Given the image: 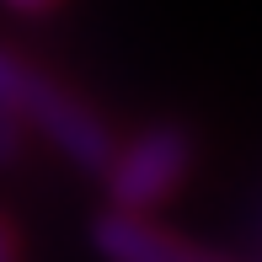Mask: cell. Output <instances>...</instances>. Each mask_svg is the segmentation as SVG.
<instances>
[{"label":"cell","mask_w":262,"mask_h":262,"mask_svg":"<svg viewBox=\"0 0 262 262\" xmlns=\"http://www.w3.org/2000/svg\"><path fill=\"white\" fill-rule=\"evenodd\" d=\"M0 6H11L16 16H43V11H54L59 0H0Z\"/></svg>","instance_id":"52a82bcc"},{"label":"cell","mask_w":262,"mask_h":262,"mask_svg":"<svg viewBox=\"0 0 262 262\" xmlns=\"http://www.w3.org/2000/svg\"><path fill=\"white\" fill-rule=\"evenodd\" d=\"M91 246L107 262H230V257H214L209 246L187 241V235L166 230L156 220H145V214H118V209L97 214Z\"/></svg>","instance_id":"3957f363"},{"label":"cell","mask_w":262,"mask_h":262,"mask_svg":"<svg viewBox=\"0 0 262 262\" xmlns=\"http://www.w3.org/2000/svg\"><path fill=\"white\" fill-rule=\"evenodd\" d=\"M21 118L11 113V107H0V166H16L21 161Z\"/></svg>","instance_id":"5b68a950"},{"label":"cell","mask_w":262,"mask_h":262,"mask_svg":"<svg viewBox=\"0 0 262 262\" xmlns=\"http://www.w3.org/2000/svg\"><path fill=\"white\" fill-rule=\"evenodd\" d=\"M193 171V134L182 123H150L139 139L113 150V161L102 166L107 182V209L118 214H150L156 204L182 187V177Z\"/></svg>","instance_id":"6da1fadb"},{"label":"cell","mask_w":262,"mask_h":262,"mask_svg":"<svg viewBox=\"0 0 262 262\" xmlns=\"http://www.w3.org/2000/svg\"><path fill=\"white\" fill-rule=\"evenodd\" d=\"M257 262H262V257H257Z\"/></svg>","instance_id":"ba28073f"},{"label":"cell","mask_w":262,"mask_h":262,"mask_svg":"<svg viewBox=\"0 0 262 262\" xmlns=\"http://www.w3.org/2000/svg\"><path fill=\"white\" fill-rule=\"evenodd\" d=\"M16 118H27V128H38L59 156L75 166V171H86V177H102V166L118 150L107 118L91 102H80L75 91H64L59 80H49L43 70H27L21 97H16Z\"/></svg>","instance_id":"7a4b0ae2"},{"label":"cell","mask_w":262,"mask_h":262,"mask_svg":"<svg viewBox=\"0 0 262 262\" xmlns=\"http://www.w3.org/2000/svg\"><path fill=\"white\" fill-rule=\"evenodd\" d=\"M0 262H21V241H16V230H11L6 214H0Z\"/></svg>","instance_id":"8992f818"},{"label":"cell","mask_w":262,"mask_h":262,"mask_svg":"<svg viewBox=\"0 0 262 262\" xmlns=\"http://www.w3.org/2000/svg\"><path fill=\"white\" fill-rule=\"evenodd\" d=\"M27 59L21 54H11V49H0V107H11L16 113V97H21V80H27Z\"/></svg>","instance_id":"277c9868"}]
</instances>
